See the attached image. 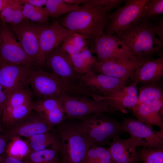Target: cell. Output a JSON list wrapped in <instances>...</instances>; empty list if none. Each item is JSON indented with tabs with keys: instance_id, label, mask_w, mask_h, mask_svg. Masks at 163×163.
I'll return each mask as SVG.
<instances>
[{
	"instance_id": "6da1fadb",
	"label": "cell",
	"mask_w": 163,
	"mask_h": 163,
	"mask_svg": "<svg viewBox=\"0 0 163 163\" xmlns=\"http://www.w3.org/2000/svg\"><path fill=\"white\" fill-rule=\"evenodd\" d=\"M80 6L78 10L67 14L57 20L68 30L92 43L104 34L109 11L90 0Z\"/></svg>"
},
{
	"instance_id": "7a4b0ae2",
	"label": "cell",
	"mask_w": 163,
	"mask_h": 163,
	"mask_svg": "<svg viewBox=\"0 0 163 163\" xmlns=\"http://www.w3.org/2000/svg\"><path fill=\"white\" fill-rule=\"evenodd\" d=\"M29 84L34 94L42 98H63L68 96H84L92 97L93 94L78 82L62 78L53 73L34 69Z\"/></svg>"
},
{
	"instance_id": "3957f363",
	"label": "cell",
	"mask_w": 163,
	"mask_h": 163,
	"mask_svg": "<svg viewBox=\"0 0 163 163\" xmlns=\"http://www.w3.org/2000/svg\"><path fill=\"white\" fill-rule=\"evenodd\" d=\"M155 35L150 19L141 18L117 38L136 57L152 59L153 55H163L161 51L163 44Z\"/></svg>"
},
{
	"instance_id": "277c9868",
	"label": "cell",
	"mask_w": 163,
	"mask_h": 163,
	"mask_svg": "<svg viewBox=\"0 0 163 163\" xmlns=\"http://www.w3.org/2000/svg\"><path fill=\"white\" fill-rule=\"evenodd\" d=\"M57 126L55 131L61 143V163H82L91 146L79 122L66 118Z\"/></svg>"
},
{
	"instance_id": "5b68a950",
	"label": "cell",
	"mask_w": 163,
	"mask_h": 163,
	"mask_svg": "<svg viewBox=\"0 0 163 163\" xmlns=\"http://www.w3.org/2000/svg\"><path fill=\"white\" fill-rule=\"evenodd\" d=\"M79 120L91 147L109 145L115 137L124 132L120 123L104 113H94Z\"/></svg>"
},
{
	"instance_id": "8992f818",
	"label": "cell",
	"mask_w": 163,
	"mask_h": 163,
	"mask_svg": "<svg viewBox=\"0 0 163 163\" xmlns=\"http://www.w3.org/2000/svg\"><path fill=\"white\" fill-rule=\"evenodd\" d=\"M90 97L81 95L64 97L63 105L66 118L79 120L94 113L116 112L107 100H96Z\"/></svg>"
},
{
	"instance_id": "52a82bcc",
	"label": "cell",
	"mask_w": 163,
	"mask_h": 163,
	"mask_svg": "<svg viewBox=\"0 0 163 163\" xmlns=\"http://www.w3.org/2000/svg\"><path fill=\"white\" fill-rule=\"evenodd\" d=\"M149 0H127L108 16L104 34L119 35L124 30L137 22L141 18L142 10Z\"/></svg>"
},
{
	"instance_id": "ba28073f",
	"label": "cell",
	"mask_w": 163,
	"mask_h": 163,
	"mask_svg": "<svg viewBox=\"0 0 163 163\" xmlns=\"http://www.w3.org/2000/svg\"><path fill=\"white\" fill-rule=\"evenodd\" d=\"M89 50L97 54V62L123 61L137 57L118 38L104 34L91 43Z\"/></svg>"
},
{
	"instance_id": "9c48e42d",
	"label": "cell",
	"mask_w": 163,
	"mask_h": 163,
	"mask_svg": "<svg viewBox=\"0 0 163 163\" xmlns=\"http://www.w3.org/2000/svg\"><path fill=\"white\" fill-rule=\"evenodd\" d=\"M123 130L128 133L137 146L163 149V132H155L145 123L130 117H125L120 123Z\"/></svg>"
},
{
	"instance_id": "30bf717a",
	"label": "cell",
	"mask_w": 163,
	"mask_h": 163,
	"mask_svg": "<svg viewBox=\"0 0 163 163\" xmlns=\"http://www.w3.org/2000/svg\"><path fill=\"white\" fill-rule=\"evenodd\" d=\"M46 24H39L28 20H24L17 25L9 26L34 65H35L39 53L40 34Z\"/></svg>"
},
{
	"instance_id": "8fae6325",
	"label": "cell",
	"mask_w": 163,
	"mask_h": 163,
	"mask_svg": "<svg viewBox=\"0 0 163 163\" xmlns=\"http://www.w3.org/2000/svg\"><path fill=\"white\" fill-rule=\"evenodd\" d=\"M74 34L64 27L57 20L50 25L47 24L40 34V52L35 65H44L48 55L59 47L67 38Z\"/></svg>"
},
{
	"instance_id": "7c38bea8",
	"label": "cell",
	"mask_w": 163,
	"mask_h": 163,
	"mask_svg": "<svg viewBox=\"0 0 163 163\" xmlns=\"http://www.w3.org/2000/svg\"><path fill=\"white\" fill-rule=\"evenodd\" d=\"M34 69L33 65H16L0 59V84L7 95L27 87Z\"/></svg>"
},
{
	"instance_id": "4fadbf2b",
	"label": "cell",
	"mask_w": 163,
	"mask_h": 163,
	"mask_svg": "<svg viewBox=\"0 0 163 163\" xmlns=\"http://www.w3.org/2000/svg\"><path fill=\"white\" fill-rule=\"evenodd\" d=\"M126 81L90 71L81 75L79 83L88 88L93 94V96L108 97L122 88L126 85Z\"/></svg>"
},
{
	"instance_id": "5bb4252c",
	"label": "cell",
	"mask_w": 163,
	"mask_h": 163,
	"mask_svg": "<svg viewBox=\"0 0 163 163\" xmlns=\"http://www.w3.org/2000/svg\"><path fill=\"white\" fill-rule=\"evenodd\" d=\"M0 59L14 64L34 65L9 26L0 21Z\"/></svg>"
},
{
	"instance_id": "9a60e30c",
	"label": "cell",
	"mask_w": 163,
	"mask_h": 163,
	"mask_svg": "<svg viewBox=\"0 0 163 163\" xmlns=\"http://www.w3.org/2000/svg\"><path fill=\"white\" fill-rule=\"evenodd\" d=\"M152 59L136 57L123 61L97 62L91 71L127 81L132 78L137 69Z\"/></svg>"
},
{
	"instance_id": "2e32d148",
	"label": "cell",
	"mask_w": 163,
	"mask_h": 163,
	"mask_svg": "<svg viewBox=\"0 0 163 163\" xmlns=\"http://www.w3.org/2000/svg\"><path fill=\"white\" fill-rule=\"evenodd\" d=\"M52 129L50 125L42 116L37 113L32 114L31 112L11 127L5 134L8 139L14 136L27 138Z\"/></svg>"
},
{
	"instance_id": "e0dca14e",
	"label": "cell",
	"mask_w": 163,
	"mask_h": 163,
	"mask_svg": "<svg viewBox=\"0 0 163 163\" xmlns=\"http://www.w3.org/2000/svg\"><path fill=\"white\" fill-rule=\"evenodd\" d=\"M45 65L59 77L79 83L81 75L75 72L70 55L60 47L48 55Z\"/></svg>"
},
{
	"instance_id": "ac0fdd59",
	"label": "cell",
	"mask_w": 163,
	"mask_h": 163,
	"mask_svg": "<svg viewBox=\"0 0 163 163\" xmlns=\"http://www.w3.org/2000/svg\"><path fill=\"white\" fill-rule=\"evenodd\" d=\"M62 99L56 98H42L32 103L33 110L42 116L52 129L66 118Z\"/></svg>"
},
{
	"instance_id": "d6986e66",
	"label": "cell",
	"mask_w": 163,
	"mask_h": 163,
	"mask_svg": "<svg viewBox=\"0 0 163 163\" xmlns=\"http://www.w3.org/2000/svg\"><path fill=\"white\" fill-rule=\"evenodd\" d=\"M137 146L130 137L123 139L117 136L107 148L114 163H138L139 160Z\"/></svg>"
},
{
	"instance_id": "ffe728a7",
	"label": "cell",
	"mask_w": 163,
	"mask_h": 163,
	"mask_svg": "<svg viewBox=\"0 0 163 163\" xmlns=\"http://www.w3.org/2000/svg\"><path fill=\"white\" fill-rule=\"evenodd\" d=\"M92 98L96 100H107L116 112L126 113V108H132L138 102V95L136 86L130 85L124 86L120 90L108 97L95 96Z\"/></svg>"
},
{
	"instance_id": "44dd1931",
	"label": "cell",
	"mask_w": 163,
	"mask_h": 163,
	"mask_svg": "<svg viewBox=\"0 0 163 163\" xmlns=\"http://www.w3.org/2000/svg\"><path fill=\"white\" fill-rule=\"evenodd\" d=\"M163 106V100H156L136 105L131 109L137 119L151 127L158 126L163 132V122L159 114Z\"/></svg>"
},
{
	"instance_id": "7402d4cb",
	"label": "cell",
	"mask_w": 163,
	"mask_h": 163,
	"mask_svg": "<svg viewBox=\"0 0 163 163\" xmlns=\"http://www.w3.org/2000/svg\"><path fill=\"white\" fill-rule=\"evenodd\" d=\"M163 76V55L156 59H152L137 69L131 79L132 85L159 82Z\"/></svg>"
},
{
	"instance_id": "603a6c76",
	"label": "cell",
	"mask_w": 163,
	"mask_h": 163,
	"mask_svg": "<svg viewBox=\"0 0 163 163\" xmlns=\"http://www.w3.org/2000/svg\"><path fill=\"white\" fill-rule=\"evenodd\" d=\"M50 131L27 138L31 152L49 149L60 150L61 145L58 134L56 131Z\"/></svg>"
},
{
	"instance_id": "cb8c5ba5",
	"label": "cell",
	"mask_w": 163,
	"mask_h": 163,
	"mask_svg": "<svg viewBox=\"0 0 163 163\" xmlns=\"http://www.w3.org/2000/svg\"><path fill=\"white\" fill-rule=\"evenodd\" d=\"M70 56L75 72L81 75L91 71L97 62L88 47Z\"/></svg>"
},
{
	"instance_id": "d4e9b609",
	"label": "cell",
	"mask_w": 163,
	"mask_h": 163,
	"mask_svg": "<svg viewBox=\"0 0 163 163\" xmlns=\"http://www.w3.org/2000/svg\"><path fill=\"white\" fill-rule=\"evenodd\" d=\"M23 5L20 0H12L10 4L0 14V21L9 26H15L24 20Z\"/></svg>"
},
{
	"instance_id": "484cf974",
	"label": "cell",
	"mask_w": 163,
	"mask_h": 163,
	"mask_svg": "<svg viewBox=\"0 0 163 163\" xmlns=\"http://www.w3.org/2000/svg\"><path fill=\"white\" fill-rule=\"evenodd\" d=\"M33 110L32 102L5 109L2 118V121L5 126L11 127L30 114Z\"/></svg>"
},
{
	"instance_id": "4316f807",
	"label": "cell",
	"mask_w": 163,
	"mask_h": 163,
	"mask_svg": "<svg viewBox=\"0 0 163 163\" xmlns=\"http://www.w3.org/2000/svg\"><path fill=\"white\" fill-rule=\"evenodd\" d=\"M9 140L5 151L6 155L22 160L31 152L27 140L18 136L12 137Z\"/></svg>"
},
{
	"instance_id": "83f0119b",
	"label": "cell",
	"mask_w": 163,
	"mask_h": 163,
	"mask_svg": "<svg viewBox=\"0 0 163 163\" xmlns=\"http://www.w3.org/2000/svg\"><path fill=\"white\" fill-rule=\"evenodd\" d=\"M159 100H163V91L162 86L159 82L142 84L139 88L136 105Z\"/></svg>"
},
{
	"instance_id": "f1b7e54d",
	"label": "cell",
	"mask_w": 163,
	"mask_h": 163,
	"mask_svg": "<svg viewBox=\"0 0 163 163\" xmlns=\"http://www.w3.org/2000/svg\"><path fill=\"white\" fill-rule=\"evenodd\" d=\"M60 153L53 149L31 152L22 160L24 163H57Z\"/></svg>"
},
{
	"instance_id": "f546056e",
	"label": "cell",
	"mask_w": 163,
	"mask_h": 163,
	"mask_svg": "<svg viewBox=\"0 0 163 163\" xmlns=\"http://www.w3.org/2000/svg\"><path fill=\"white\" fill-rule=\"evenodd\" d=\"M49 17L58 18L61 16L78 10L80 6L71 4L64 0H46L45 4Z\"/></svg>"
},
{
	"instance_id": "4dcf8cb0",
	"label": "cell",
	"mask_w": 163,
	"mask_h": 163,
	"mask_svg": "<svg viewBox=\"0 0 163 163\" xmlns=\"http://www.w3.org/2000/svg\"><path fill=\"white\" fill-rule=\"evenodd\" d=\"M22 11L24 20H30L32 22L39 24H46L49 17L46 7L26 4L23 5Z\"/></svg>"
},
{
	"instance_id": "1f68e13d",
	"label": "cell",
	"mask_w": 163,
	"mask_h": 163,
	"mask_svg": "<svg viewBox=\"0 0 163 163\" xmlns=\"http://www.w3.org/2000/svg\"><path fill=\"white\" fill-rule=\"evenodd\" d=\"M82 163H114L107 148L99 146L91 147Z\"/></svg>"
},
{
	"instance_id": "d6a6232c",
	"label": "cell",
	"mask_w": 163,
	"mask_h": 163,
	"mask_svg": "<svg viewBox=\"0 0 163 163\" xmlns=\"http://www.w3.org/2000/svg\"><path fill=\"white\" fill-rule=\"evenodd\" d=\"M91 44L81 35L75 33L67 38L60 47L71 56L89 48Z\"/></svg>"
},
{
	"instance_id": "836d02e7",
	"label": "cell",
	"mask_w": 163,
	"mask_h": 163,
	"mask_svg": "<svg viewBox=\"0 0 163 163\" xmlns=\"http://www.w3.org/2000/svg\"><path fill=\"white\" fill-rule=\"evenodd\" d=\"M32 96V91L27 87L11 92L7 95L4 109L31 102Z\"/></svg>"
},
{
	"instance_id": "e575fe53",
	"label": "cell",
	"mask_w": 163,
	"mask_h": 163,
	"mask_svg": "<svg viewBox=\"0 0 163 163\" xmlns=\"http://www.w3.org/2000/svg\"><path fill=\"white\" fill-rule=\"evenodd\" d=\"M137 152L142 163H163V149L142 147Z\"/></svg>"
},
{
	"instance_id": "d590c367",
	"label": "cell",
	"mask_w": 163,
	"mask_h": 163,
	"mask_svg": "<svg viewBox=\"0 0 163 163\" xmlns=\"http://www.w3.org/2000/svg\"><path fill=\"white\" fill-rule=\"evenodd\" d=\"M163 13V0H149L142 10L140 18L149 20Z\"/></svg>"
},
{
	"instance_id": "8d00e7d4",
	"label": "cell",
	"mask_w": 163,
	"mask_h": 163,
	"mask_svg": "<svg viewBox=\"0 0 163 163\" xmlns=\"http://www.w3.org/2000/svg\"><path fill=\"white\" fill-rule=\"evenodd\" d=\"M94 4L104 7L109 11L112 8H118L126 1L123 0H90Z\"/></svg>"
},
{
	"instance_id": "74e56055",
	"label": "cell",
	"mask_w": 163,
	"mask_h": 163,
	"mask_svg": "<svg viewBox=\"0 0 163 163\" xmlns=\"http://www.w3.org/2000/svg\"><path fill=\"white\" fill-rule=\"evenodd\" d=\"M7 97V94L0 84V117L2 118Z\"/></svg>"
},
{
	"instance_id": "f35d334b",
	"label": "cell",
	"mask_w": 163,
	"mask_h": 163,
	"mask_svg": "<svg viewBox=\"0 0 163 163\" xmlns=\"http://www.w3.org/2000/svg\"><path fill=\"white\" fill-rule=\"evenodd\" d=\"M155 33L158 35L159 39L163 44V21L161 19L155 24H153Z\"/></svg>"
},
{
	"instance_id": "ab89813d",
	"label": "cell",
	"mask_w": 163,
	"mask_h": 163,
	"mask_svg": "<svg viewBox=\"0 0 163 163\" xmlns=\"http://www.w3.org/2000/svg\"><path fill=\"white\" fill-rule=\"evenodd\" d=\"M22 4H29L38 7H42L45 5L46 0H20Z\"/></svg>"
},
{
	"instance_id": "60d3db41",
	"label": "cell",
	"mask_w": 163,
	"mask_h": 163,
	"mask_svg": "<svg viewBox=\"0 0 163 163\" xmlns=\"http://www.w3.org/2000/svg\"><path fill=\"white\" fill-rule=\"evenodd\" d=\"M0 163H24L23 160L8 156L6 155H2Z\"/></svg>"
},
{
	"instance_id": "b9f144b4",
	"label": "cell",
	"mask_w": 163,
	"mask_h": 163,
	"mask_svg": "<svg viewBox=\"0 0 163 163\" xmlns=\"http://www.w3.org/2000/svg\"><path fill=\"white\" fill-rule=\"evenodd\" d=\"M8 140V139L5 134H0V156L5 152Z\"/></svg>"
},
{
	"instance_id": "7bdbcfd3",
	"label": "cell",
	"mask_w": 163,
	"mask_h": 163,
	"mask_svg": "<svg viewBox=\"0 0 163 163\" xmlns=\"http://www.w3.org/2000/svg\"><path fill=\"white\" fill-rule=\"evenodd\" d=\"M12 0H0V14L3 10L9 5Z\"/></svg>"
},
{
	"instance_id": "ee69618b",
	"label": "cell",
	"mask_w": 163,
	"mask_h": 163,
	"mask_svg": "<svg viewBox=\"0 0 163 163\" xmlns=\"http://www.w3.org/2000/svg\"><path fill=\"white\" fill-rule=\"evenodd\" d=\"M65 1L68 3L78 5L79 4H83L87 2L88 0H64Z\"/></svg>"
},
{
	"instance_id": "f6af8a7d",
	"label": "cell",
	"mask_w": 163,
	"mask_h": 163,
	"mask_svg": "<svg viewBox=\"0 0 163 163\" xmlns=\"http://www.w3.org/2000/svg\"><path fill=\"white\" fill-rule=\"evenodd\" d=\"M4 131V130L2 127V126L1 125V123L0 121V133Z\"/></svg>"
},
{
	"instance_id": "bcb514c9",
	"label": "cell",
	"mask_w": 163,
	"mask_h": 163,
	"mask_svg": "<svg viewBox=\"0 0 163 163\" xmlns=\"http://www.w3.org/2000/svg\"><path fill=\"white\" fill-rule=\"evenodd\" d=\"M2 159V155L0 156V163L1 162Z\"/></svg>"
}]
</instances>
